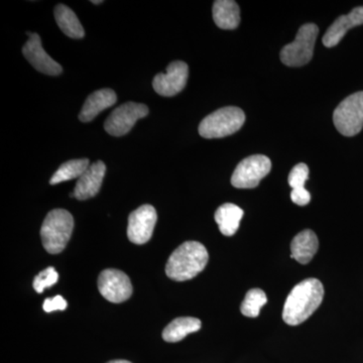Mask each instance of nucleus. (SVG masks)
Returning a JSON list of instances; mask_svg holds the SVG:
<instances>
[{"instance_id":"nucleus-1","label":"nucleus","mask_w":363,"mask_h":363,"mask_svg":"<svg viewBox=\"0 0 363 363\" xmlns=\"http://www.w3.org/2000/svg\"><path fill=\"white\" fill-rule=\"evenodd\" d=\"M324 286L317 279H307L294 286L286 298L283 319L291 326L305 322L321 305Z\"/></svg>"},{"instance_id":"nucleus-2","label":"nucleus","mask_w":363,"mask_h":363,"mask_svg":"<svg viewBox=\"0 0 363 363\" xmlns=\"http://www.w3.org/2000/svg\"><path fill=\"white\" fill-rule=\"evenodd\" d=\"M209 255L206 247L198 241H186L169 257L166 274L177 281L192 279L207 266Z\"/></svg>"},{"instance_id":"nucleus-3","label":"nucleus","mask_w":363,"mask_h":363,"mask_svg":"<svg viewBox=\"0 0 363 363\" xmlns=\"http://www.w3.org/2000/svg\"><path fill=\"white\" fill-rule=\"evenodd\" d=\"M74 229V218L70 212L54 209L45 217L40 238L45 250L51 255L63 252L70 240Z\"/></svg>"},{"instance_id":"nucleus-4","label":"nucleus","mask_w":363,"mask_h":363,"mask_svg":"<svg viewBox=\"0 0 363 363\" xmlns=\"http://www.w3.org/2000/svg\"><path fill=\"white\" fill-rule=\"evenodd\" d=\"M245 112L238 107H224L205 117L199 125V133L205 138H220L233 135L242 128Z\"/></svg>"},{"instance_id":"nucleus-5","label":"nucleus","mask_w":363,"mask_h":363,"mask_svg":"<svg viewBox=\"0 0 363 363\" xmlns=\"http://www.w3.org/2000/svg\"><path fill=\"white\" fill-rule=\"evenodd\" d=\"M319 28L314 23L301 26L296 39L281 51V60L286 66L302 67L311 61Z\"/></svg>"},{"instance_id":"nucleus-6","label":"nucleus","mask_w":363,"mask_h":363,"mask_svg":"<svg viewBox=\"0 0 363 363\" xmlns=\"http://www.w3.org/2000/svg\"><path fill=\"white\" fill-rule=\"evenodd\" d=\"M334 125L344 136H354L363 128V91L343 100L333 113Z\"/></svg>"},{"instance_id":"nucleus-7","label":"nucleus","mask_w":363,"mask_h":363,"mask_svg":"<svg viewBox=\"0 0 363 363\" xmlns=\"http://www.w3.org/2000/svg\"><path fill=\"white\" fill-rule=\"evenodd\" d=\"M272 169V162L262 155H255L245 157L236 167L231 177V184L238 189H253L259 186V182L269 175Z\"/></svg>"},{"instance_id":"nucleus-8","label":"nucleus","mask_w":363,"mask_h":363,"mask_svg":"<svg viewBox=\"0 0 363 363\" xmlns=\"http://www.w3.org/2000/svg\"><path fill=\"white\" fill-rule=\"evenodd\" d=\"M149 114L147 105L126 102L112 111L104 123L107 133L112 136H123L130 133L138 119Z\"/></svg>"},{"instance_id":"nucleus-9","label":"nucleus","mask_w":363,"mask_h":363,"mask_svg":"<svg viewBox=\"0 0 363 363\" xmlns=\"http://www.w3.org/2000/svg\"><path fill=\"white\" fill-rule=\"evenodd\" d=\"M98 290L109 302H125L133 295V285L128 274L119 269H104L98 278Z\"/></svg>"},{"instance_id":"nucleus-10","label":"nucleus","mask_w":363,"mask_h":363,"mask_svg":"<svg viewBox=\"0 0 363 363\" xmlns=\"http://www.w3.org/2000/svg\"><path fill=\"white\" fill-rule=\"evenodd\" d=\"M157 220V211L152 205L138 207L128 217V240L135 245L147 243L152 238Z\"/></svg>"},{"instance_id":"nucleus-11","label":"nucleus","mask_w":363,"mask_h":363,"mask_svg":"<svg viewBox=\"0 0 363 363\" xmlns=\"http://www.w3.org/2000/svg\"><path fill=\"white\" fill-rule=\"evenodd\" d=\"M189 67L182 61L172 62L166 74H157L152 87L161 96L171 97L180 93L187 84Z\"/></svg>"},{"instance_id":"nucleus-12","label":"nucleus","mask_w":363,"mask_h":363,"mask_svg":"<svg viewBox=\"0 0 363 363\" xmlns=\"http://www.w3.org/2000/svg\"><path fill=\"white\" fill-rule=\"evenodd\" d=\"M23 54L35 70L45 75L57 76L63 72L60 64L52 60L43 49L42 40L38 33H32L23 48Z\"/></svg>"},{"instance_id":"nucleus-13","label":"nucleus","mask_w":363,"mask_h":363,"mask_svg":"<svg viewBox=\"0 0 363 363\" xmlns=\"http://www.w3.org/2000/svg\"><path fill=\"white\" fill-rule=\"evenodd\" d=\"M106 166L102 161L90 164L84 174L78 179L73 193L76 199L87 200L94 197L101 189Z\"/></svg>"},{"instance_id":"nucleus-14","label":"nucleus","mask_w":363,"mask_h":363,"mask_svg":"<svg viewBox=\"0 0 363 363\" xmlns=\"http://www.w3.org/2000/svg\"><path fill=\"white\" fill-rule=\"evenodd\" d=\"M362 25H363V6L355 7L347 16H341L332 23L328 30L325 33L322 42L325 47H335L350 28Z\"/></svg>"},{"instance_id":"nucleus-15","label":"nucleus","mask_w":363,"mask_h":363,"mask_svg":"<svg viewBox=\"0 0 363 363\" xmlns=\"http://www.w3.org/2000/svg\"><path fill=\"white\" fill-rule=\"evenodd\" d=\"M116 92L111 89L95 91L86 99L82 111L79 114V119L82 123H89L100 113V112L113 106L116 104Z\"/></svg>"},{"instance_id":"nucleus-16","label":"nucleus","mask_w":363,"mask_h":363,"mask_svg":"<svg viewBox=\"0 0 363 363\" xmlns=\"http://www.w3.org/2000/svg\"><path fill=\"white\" fill-rule=\"evenodd\" d=\"M319 248V240L310 229L301 231L291 243V257L302 264H309Z\"/></svg>"},{"instance_id":"nucleus-17","label":"nucleus","mask_w":363,"mask_h":363,"mask_svg":"<svg viewBox=\"0 0 363 363\" xmlns=\"http://www.w3.org/2000/svg\"><path fill=\"white\" fill-rule=\"evenodd\" d=\"M213 20L222 30H234L240 23V9L233 0H217L213 4Z\"/></svg>"},{"instance_id":"nucleus-18","label":"nucleus","mask_w":363,"mask_h":363,"mask_svg":"<svg viewBox=\"0 0 363 363\" xmlns=\"http://www.w3.org/2000/svg\"><path fill=\"white\" fill-rule=\"evenodd\" d=\"M243 214V210L238 205L226 203L216 210L214 218L223 235L233 236L240 228Z\"/></svg>"},{"instance_id":"nucleus-19","label":"nucleus","mask_w":363,"mask_h":363,"mask_svg":"<svg viewBox=\"0 0 363 363\" xmlns=\"http://www.w3.org/2000/svg\"><path fill=\"white\" fill-rule=\"evenodd\" d=\"M201 321L197 318H177L164 329L162 339L169 343L179 342L189 334L199 331L201 329Z\"/></svg>"},{"instance_id":"nucleus-20","label":"nucleus","mask_w":363,"mask_h":363,"mask_svg":"<svg viewBox=\"0 0 363 363\" xmlns=\"http://www.w3.org/2000/svg\"><path fill=\"white\" fill-rule=\"evenodd\" d=\"M55 18L62 32L71 39H82L85 35V30L79 21L77 16L70 7L58 4L55 7Z\"/></svg>"},{"instance_id":"nucleus-21","label":"nucleus","mask_w":363,"mask_h":363,"mask_svg":"<svg viewBox=\"0 0 363 363\" xmlns=\"http://www.w3.org/2000/svg\"><path fill=\"white\" fill-rule=\"evenodd\" d=\"M89 160L88 159L71 160V161L64 162L58 171L52 175L50 184L57 185L63 182L79 179L85 173L86 169L89 168Z\"/></svg>"},{"instance_id":"nucleus-22","label":"nucleus","mask_w":363,"mask_h":363,"mask_svg":"<svg viewBox=\"0 0 363 363\" xmlns=\"http://www.w3.org/2000/svg\"><path fill=\"white\" fill-rule=\"evenodd\" d=\"M267 298L264 291L260 289H252L245 295V300L240 306V311L248 318H257L259 315L260 309L267 304Z\"/></svg>"},{"instance_id":"nucleus-23","label":"nucleus","mask_w":363,"mask_h":363,"mask_svg":"<svg viewBox=\"0 0 363 363\" xmlns=\"http://www.w3.org/2000/svg\"><path fill=\"white\" fill-rule=\"evenodd\" d=\"M59 274L54 267H49L44 269L33 279V289L35 292L42 294L45 289L54 286L58 281Z\"/></svg>"},{"instance_id":"nucleus-24","label":"nucleus","mask_w":363,"mask_h":363,"mask_svg":"<svg viewBox=\"0 0 363 363\" xmlns=\"http://www.w3.org/2000/svg\"><path fill=\"white\" fill-rule=\"evenodd\" d=\"M308 179H309V168L307 164L301 162L294 167L289 175L288 181L292 189H302L305 188V183Z\"/></svg>"},{"instance_id":"nucleus-25","label":"nucleus","mask_w":363,"mask_h":363,"mask_svg":"<svg viewBox=\"0 0 363 363\" xmlns=\"http://www.w3.org/2000/svg\"><path fill=\"white\" fill-rule=\"evenodd\" d=\"M67 306H68V303L65 298L58 295L54 298H45L44 304H43V309L47 313L64 311L66 310Z\"/></svg>"},{"instance_id":"nucleus-26","label":"nucleus","mask_w":363,"mask_h":363,"mask_svg":"<svg viewBox=\"0 0 363 363\" xmlns=\"http://www.w3.org/2000/svg\"><path fill=\"white\" fill-rule=\"evenodd\" d=\"M291 199L298 206H306L311 201V194L305 188L293 189L292 193H291Z\"/></svg>"},{"instance_id":"nucleus-27","label":"nucleus","mask_w":363,"mask_h":363,"mask_svg":"<svg viewBox=\"0 0 363 363\" xmlns=\"http://www.w3.org/2000/svg\"><path fill=\"white\" fill-rule=\"evenodd\" d=\"M107 363H131V362H128V360L118 359V360H111V362H109Z\"/></svg>"},{"instance_id":"nucleus-28","label":"nucleus","mask_w":363,"mask_h":363,"mask_svg":"<svg viewBox=\"0 0 363 363\" xmlns=\"http://www.w3.org/2000/svg\"><path fill=\"white\" fill-rule=\"evenodd\" d=\"M91 2H92L93 4H104V1H102V0H98V1H91Z\"/></svg>"}]
</instances>
